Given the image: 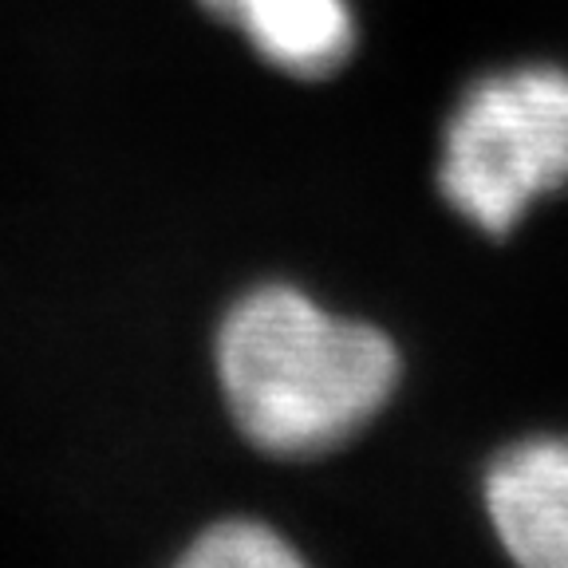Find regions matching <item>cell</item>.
I'll return each mask as SVG.
<instances>
[{
	"mask_svg": "<svg viewBox=\"0 0 568 568\" xmlns=\"http://www.w3.org/2000/svg\"><path fill=\"white\" fill-rule=\"evenodd\" d=\"M568 186V68L486 71L443 126L438 194L462 222L501 241L529 205Z\"/></svg>",
	"mask_w": 568,
	"mask_h": 568,
	"instance_id": "obj_2",
	"label": "cell"
},
{
	"mask_svg": "<svg viewBox=\"0 0 568 568\" xmlns=\"http://www.w3.org/2000/svg\"><path fill=\"white\" fill-rule=\"evenodd\" d=\"M213 372L253 450L316 458L379 418L403 383V355L372 320L339 316L296 284L268 281L225 308Z\"/></svg>",
	"mask_w": 568,
	"mask_h": 568,
	"instance_id": "obj_1",
	"label": "cell"
},
{
	"mask_svg": "<svg viewBox=\"0 0 568 568\" xmlns=\"http://www.w3.org/2000/svg\"><path fill=\"white\" fill-rule=\"evenodd\" d=\"M481 506L509 560L568 568V435L501 446L481 474Z\"/></svg>",
	"mask_w": 568,
	"mask_h": 568,
	"instance_id": "obj_3",
	"label": "cell"
},
{
	"mask_svg": "<svg viewBox=\"0 0 568 568\" xmlns=\"http://www.w3.org/2000/svg\"><path fill=\"white\" fill-rule=\"evenodd\" d=\"M304 557L281 529L257 517H222L194 532L178 568H301Z\"/></svg>",
	"mask_w": 568,
	"mask_h": 568,
	"instance_id": "obj_5",
	"label": "cell"
},
{
	"mask_svg": "<svg viewBox=\"0 0 568 568\" xmlns=\"http://www.w3.org/2000/svg\"><path fill=\"white\" fill-rule=\"evenodd\" d=\"M217 24L233 28L268 68L293 80H328L355 52L347 0H197Z\"/></svg>",
	"mask_w": 568,
	"mask_h": 568,
	"instance_id": "obj_4",
	"label": "cell"
}]
</instances>
